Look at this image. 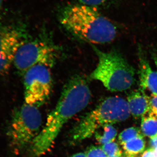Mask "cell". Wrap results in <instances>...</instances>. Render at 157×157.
<instances>
[{
    "label": "cell",
    "instance_id": "20",
    "mask_svg": "<svg viewBox=\"0 0 157 157\" xmlns=\"http://www.w3.org/2000/svg\"><path fill=\"white\" fill-rule=\"evenodd\" d=\"M149 144L150 146V148L154 150L155 149L157 146V136L151 139V140H150Z\"/></svg>",
    "mask_w": 157,
    "mask_h": 157
},
{
    "label": "cell",
    "instance_id": "6",
    "mask_svg": "<svg viewBox=\"0 0 157 157\" xmlns=\"http://www.w3.org/2000/svg\"><path fill=\"white\" fill-rule=\"evenodd\" d=\"M50 68L45 65H38L25 73L24 84L26 104L38 107L48 101L52 88Z\"/></svg>",
    "mask_w": 157,
    "mask_h": 157
},
{
    "label": "cell",
    "instance_id": "23",
    "mask_svg": "<svg viewBox=\"0 0 157 157\" xmlns=\"http://www.w3.org/2000/svg\"><path fill=\"white\" fill-rule=\"evenodd\" d=\"M4 0H0V11H1L2 8V6L3 2H4Z\"/></svg>",
    "mask_w": 157,
    "mask_h": 157
},
{
    "label": "cell",
    "instance_id": "14",
    "mask_svg": "<svg viewBox=\"0 0 157 157\" xmlns=\"http://www.w3.org/2000/svg\"><path fill=\"white\" fill-rule=\"evenodd\" d=\"M144 135L140 129L137 127H131L121 132L118 137L119 143L121 145L137 137Z\"/></svg>",
    "mask_w": 157,
    "mask_h": 157
},
{
    "label": "cell",
    "instance_id": "22",
    "mask_svg": "<svg viewBox=\"0 0 157 157\" xmlns=\"http://www.w3.org/2000/svg\"><path fill=\"white\" fill-rule=\"evenodd\" d=\"M70 157H87V156H86L85 153H78L73 155Z\"/></svg>",
    "mask_w": 157,
    "mask_h": 157
},
{
    "label": "cell",
    "instance_id": "10",
    "mask_svg": "<svg viewBox=\"0 0 157 157\" xmlns=\"http://www.w3.org/2000/svg\"><path fill=\"white\" fill-rule=\"evenodd\" d=\"M150 97L144 92L143 90H136L130 93L127 98L129 109L133 117L142 118L149 111Z\"/></svg>",
    "mask_w": 157,
    "mask_h": 157
},
{
    "label": "cell",
    "instance_id": "19",
    "mask_svg": "<svg viewBox=\"0 0 157 157\" xmlns=\"http://www.w3.org/2000/svg\"><path fill=\"white\" fill-rule=\"evenodd\" d=\"M141 157H156L155 154L154 150L152 149L149 148L145 151Z\"/></svg>",
    "mask_w": 157,
    "mask_h": 157
},
{
    "label": "cell",
    "instance_id": "1",
    "mask_svg": "<svg viewBox=\"0 0 157 157\" xmlns=\"http://www.w3.org/2000/svg\"><path fill=\"white\" fill-rule=\"evenodd\" d=\"M91 96L84 78L77 76L68 82L56 107L48 114L45 126L30 146L34 157L41 156L49 151L65 124L87 107Z\"/></svg>",
    "mask_w": 157,
    "mask_h": 157
},
{
    "label": "cell",
    "instance_id": "24",
    "mask_svg": "<svg viewBox=\"0 0 157 157\" xmlns=\"http://www.w3.org/2000/svg\"><path fill=\"white\" fill-rule=\"evenodd\" d=\"M154 152L155 154L156 155V156L157 157V146L154 149Z\"/></svg>",
    "mask_w": 157,
    "mask_h": 157
},
{
    "label": "cell",
    "instance_id": "3",
    "mask_svg": "<svg viewBox=\"0 0 157 157\" xmlns=\"http://www.w3.org/2000/svg\"><path fill=\"white\" fill-rule=\"evenodd\" d=\"M131 114L128 102L118 97H109L88 113L70 132L71 143L77 144L94 135L98 129L108 124L126 120Z\"/></svg>",
    "mask_w": 157,
    "mask_h": 157
},
{
    "label": "cell",
    "instance_id": "5",
    "mask_svg": "<svg viewBox=\"0 0 157 157\" xmlns=\"http://www.w3.org/2000/svg\"><path fill=\"white\" fill-rule=\"evenodd\" d=\"M42 118L38 107L27 104L14 110L7 136L11 147L16 153L30 146L40 133Z\"/></svg>",
    "mask_w": 157,
    "mask_h": 157
},
{
    "label": "cell",
    "instance_id": "7",
    "mask_svg": "<svg viewBox=\"0 0 157 157\" xmlns=\"http://www.w3.org/2000/svg\"><path fill=\"white\" fill-rule=\"evenodd\" d=\"M56 50L52 45L42 41L25 42L17 50L13 64L20 73L25 74L29 69L38 65L51 67L55 63Z\"/></svg>",
    "mask_w": 157,
    "mask_h": 157
},
{
    "label": "cell",
    "instance_id": "2",
    "mask_svg": "<svg viewBox=\"0 0 157 157\" xmlns=\"http://www.w3.org/2000/svg\"><path fill=\"white\" fill-rule=\"evenodd\" d=\"M59 20L70 33L93 44L109 43L115 39L117 33L114 25L95 7L81 4L66 7Z\"/></svg>",
    "mask_w": 157,
    "mask_h": 157
},
{
    "label": "cell",
    "instance_id": "21",
    "mask_svg": "<svg viewBox=\"0 0 157 157\" xmlns=\"http://www.w3.org/2000/svg\"><path fill=\"white\" fill-rule=\"evenodd\" d=\"M152 57L153 59L155 62V64L157 69V51L154 52H152Z\"/></svg>",
    "mask_w": 157,
    "mask_h": 157
},
{
    "label": "cell",
    "instance_id": "4",
    "mask_svg": "<svg viewBox=\"0 0 157 157\" xmlns=\"http://www.w3.org/2000/svg\"><path fill=\"white\" fill-rule=\"evenodd\" d=\"M95 50L98 63L90 78L101 82L111 92L124 91L132 87L135 83V70L121 54L115 51Z\"/></svg>",
    "mask_w": 157,
    "mask_h": 157
},
{
    "label": "cell",
    "instance_id": "13",
    "mask_svg": "<svg viewBox=\"0 0 157 157\" xmlns=\"http://www.w3.org/2000/svg\"><path fill=\"white\" fill-rule=\"evenodd\" d=\"M102 128L103 132L102 134L98 132H96L94 134L96 140L98 142L103 145L114 141L117 134L115 128L111 124L106 125Z\"/></svg>",
    "mask_w": 157,
    "mask_h": 157
},
{
    "label": "cell",
    "instance_id": "9",
    "mask_svg": "<svg viewBox=\"0 0 157 157\" xmlns=\"http://www.w3.org/2000/svg\"><path fill=\"white\" fill-rule=\"evenodd\" d=\"M139 68L141 90H148L153 95H157V72L152 69L140 48L139 49Z\"/></svg>",
    "mask_w": 157,
    "mask_h": 157
},
{
    "label": "cell",
    "instance_id": "8",
    "mask_svg": "<svg viewBox=\"0 0 157 157\" xmlns=\"http://www.w3.org/2000/svg\"><path fill=\"white\" fill-rule=\"evenodd\" d=\"M22 28L15 24L0 26V76L8 72L19 47L25 42Z\"/></svg>",
    "mask_w": 157,
    "mask_h": 157
},
{
    "label": "cell",
    "instance_id": "25",
    "mask_svg": "<svg viewBox=\"0 0 157 157\" xmlns=\"http://www.w3.org/2000/svg\"><path fill=\"white\" fill-rule=\"evenodd\" d=\"M107 157H124L123 155L121 156H108Z\"/></svg>",
    "mask_w": 157,
    "mask_h": 157
},
{
    "label": "cell",
    "instance_id": "17",
    "mask_svg": "<svg viewBox=\"0 0 157 157\" xmlns=\"http://www.w3.org/2000/svg\"><path fill=\"white\" fill-rule=\"evenodd\" d=\"M149 111L147 113L157 117V95H153L150 97Z\"/></svg>",
    "mask_w": 157,
    "mask_h": 157
},
{
    "label": "cell",
    "instance_id": "18",
    "mask_svg": "<svg viewBox=\"0 0 157 157\" xmlns=\"http://www.w3.org/2000/svg\"><path fill=\"white\" fill-rule=\"evenodd\" d=\"M82 5L96 7L106 3L109 0H78Z\"/></svg>",
    "mask_w": 157,
    "mask_h": 157
},
{
    "label": "cell",
    "instance_id": "15",
    "mask_svg": "<svg viewBox=\"0 0 157 157\" xmlns=\"http://www.w3.org/2000/svg\"><path fill=\"white\" fill-rule=\"evenodd\" d=\"M101 148L108 156L123 155L122 151L117 142H111L103 144Z\"/></svg>",
    "mask_w": 157,
    "mask_h": 157
},
{
    "label": "cell",
    "instance_id": "11",
    "mask_svg": "<svg viewBox=\"0 0 157 157\" xmlns=\"http://www.w3.org/2000/svg\"><path fill=\"white\" fill-rule=\"evenodd\" d=\"M146 141L144 135L128 141L123 145L125 157H137L144 151Z\"/></svg>",
    "mask_w": 157,
    "mask_h": 157
},
{
    "label": "cell",
    "instance_id": "16",
    "mask_svg": "<svg viewBox=\"0 0 157 157\" xmlns=\"http://www.w3.org/2000/svg\"><path fill=\"white\" fill-rule=\"evenodd\" d=\"M87 157H107L101 147H91L88 149L86 153Z\"/></svg>",
    "mask_w": 157,
    "mask_h": 157
},
{
    "label": "cell",
    "instance_id": "12",
    "mask_svg": "<svg viewBox=\"0 0 157 157\" xmlns=\"http://www.w3.org/2000/svg\"><path fill=\"white\" fill-rule=\"evenodd\" d=\"M141 129L144 136L150 138L157 136V117L147 113L142 117Z\"/></svg>",
    "mask_w": 157,
    "mask_h": 157
}]
</instances>
